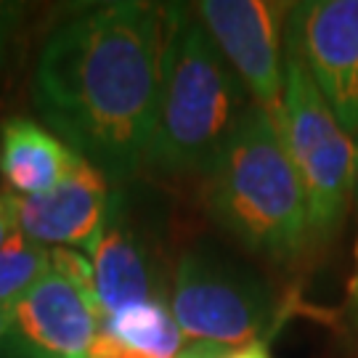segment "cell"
<instances>
[{
    "label": "cell",
    "mask_w": 358,
    "mask_h": 358,
    "mask_svg": "<svg viewBox=\"0 0 358 358\" xmlns=\"http://www.w3.org/2000/svg\"><path fill=\"white\" fill-rule=\"evenodd\" d=\"M51 271L64 276L66 282H72L80 292L88 294L90 300H96V276H93V257L90 255L80 252V250H72V247H53Z\"/></svg>",
    "instance_id": "obj_14"
},
{
    "label": "cell",
    "mask_w": 358,
    "mask_h": 358,
    "mask_svg": "<svg viewBox=\"0 0 358 358\" xmlns=\"http://www.w3.org/2000/svg\"><path fill=\"white\" fill-rule=\"evenodd\" d=\"M348 316L358 327V242H356V268L350 276V289H348Z\"/></svg>",
    "instance_id": "obj_19"
},
{
    "label": "cell",
    "mask_w": 358,
    "mask_h": 358,
    "mask_svg": "<svg viewBox=\"0 0 358 358\" xmlns=\"http://www.w3.org/2000/svg\"><path fill=\"white\" fill-rule=\"evenodd\" d=\"M276 125L306 189L313 242L343 229L356 199L358 141L334 117L292 48L284 45V96Z\"/></svg>",
    "instance_id": "obj_4"
},
{
    "label": "cell",
    "mask_w": 358,
    "mask_h": 358,
    "mask_svg": "<svg viewBox=\"0 0 358 358\" xmlns=\"http://www.w3.org/2000/svg\"><path fill=\"white\" fill-rule=\"evenodd\" d=\"M165 43L159 3L112 0L85 6L45 38L32 75V101L109 180L146 167Z\"/></svg>",
    "instance_id": "obj_1"
},
{
    "label": "cell",
    "mask_w": 358,
    "mask_h": 358,
    "mask_svg": "<svg viewBox=\"0 0 358 358\" xmlns=\"http://www.w3.org/2000/svg\"><path fill=\"white\" fill-rule=\"evenodd\" d=\"M88 358H152V356H143V353L128 350L122 343H117L112 334L101 329V332L93 337V343H90Z\"/></svg>",
    "instance_id": "obj_16"
},
{
    "label": "cell",
    "mask_w": 358,
    "mask_h": 358,
    "mask_svg": "<svg viewBox=\"0 0 358 358\" xmlns=\"http://www.w3.org/2000/svg\"><path fill=\"white\" fill-rule=\"evenodd\" d=\"M101 329L128 350L152 358H176L180 348L186 345V337L162 300H146L125 310L109 313L103 316Z\"/></svg>",
    "instance_id": "obj_12"
},
{
    "label": "cell",
    "mask_w": 358,
    "mask_h": 358,
    "mask_svg": "<svg viewBox=\"0 0 358 358\" xmlns=\"http://www.w3.org/2000/svg\"><path fill=\"white\" fill-rule=\"evenodd\" d=\"M340 125L358 141V0L292 3L284 29Z\"/></svg>",
    "instance_id": "obj_7"
},
{
    "label": "cell",
    "mask_w": 358,
    "mask_h": 358,
    "mask_svg": "<svg viewBox=\"0 0 358 358\" xmlns=\"http://www.w3.org/2000/svg\"><path fill=\"white\" fill-rule=\"evenodd\" d=\"M93 276H96V300L103 316L146 300H157L149 260L125 217V199L117 192H112L101 242L93 252Z\"/></svg>",
    "instance_id": "obj_10"
},
{
    "label": "cell",
    "mask_w": 358,
    "mask_h": 358,
    "mask_svg": "<svg viewBox=\"0 0 358 358\" xmlns=\"http://www.w3.org/2000/svg\"><path fill=\"white\" fill-rule=\"evenodd\" d=\"M101 308L59 273L43 276L13 303L0 358H77L101 332Z\"/></svg>",
    "instance_id": "obj_8"
},
{
    "label": "cell",
    "mask_w": 358,
    "mask_h": 358,
    "mask_svg": "<svg viewBox=\"0 0 358 358\" xmlns=\"http://www.w3.org/2000/svg\"><path fill=\"white\" fill-rule=\"evenodd\" d=\"M229 358H271V353L263 340H255V343H250V345H242V348H236V350H231Z\"/></svg>",
    "instance_id": "obj_20"
},
{
    "label": "cell",
    "mask_w": 358,
    "mask_h": 358,
    "mask_svg": "<svg viewBox=\"0 0 358 358\" xmlns=\"http://www.w3.org/2000/svg\"><path fill=\"white\" fill-rule=\"evenodd\" d=\"M77 159L80 154L72 146L29 117H11L0 125V178L16 196L56 189Z\"/></svg>",
    "instance_id": "obj_11"
},
{
    "label": "cell",
    "mask_w": 358,
    "mask_h": 358,
    "mask_svg": "<svg viewBox=\"0 0 358 358\" xmlns=\"http://www.w3.org/2000/svg\"><path fill=\"white\" fill-rule=\"evenodd\" d=\"M353 205H356V217H358V183H356V199H353Z\"/></svg>",
    "instance_id": "obj_22"
},
{
    "label": "cell",
    "mask_w": 358,
    "mask_h": 358,
    "mask_svg": "<svg viewBox=\"0 0 358 358\" xmlns=\"http://www.w3.org/2000/svg\"><path fill=\"white\" fill-rule=\"evenodd\" d=\"M48 273L51 250L27 239L19 229L0 250V306H13Z\"/></svg>",
    "instance_id": "obj_13"
},
{
    "label": "cell",
    "mask_w": 358,
    "mask_h": 358,
    "mask_svg": "<svg viewBox=\"0 0 358 358\" xmlns=\"http://www.w3.org/2000/svg\"><path fill=\"white\" fill-rule=\"evenodd\" d=\"M162 11V72L146 167L207 178L252 101L194 6L170 3Z\"/></svg>",
    "instance_id": "obj_2"
},
{
    "label": "cell",
    "mask_w": 358,
    "mask_h": 358,
    "mask_svg": "<svg viewBox=\"0 0 358 358\" xmlns=\"http://www.w3.org/2000/svg\"><path fill=\"white\" fill-rule=\"evenodd\" d=\"M170 313L186 340L242 348L266 329L273 300L255 276L210 252L186 250L173 271Z\"/></svg>",
    "instance_id": "obj_5"
},
{
    "label": "cell",
    "mask_w": 358,
    "mask_h": 358,
    "mask_svg": "<svg viewBox=\"0 0 358 358\" xmlns=\"http://www.w3.org/2000/svg\"><path fill=\"white\" fill-rule=\"evenodd\" d=\"M16 231H19V217H16L13 194L0 192V250L8 244V239H11Z\"/></svg>",
    "instance_id": "obj_18"
},
{
    "label": "cell",
    "mask_w": 358,
    "mask_h": 358,
    "mask_svg": "<svg viewBox=\"0 0 358 358\" xmlns=\"http://www.w3.org/2000/svg\"><path fill=\"white\" fill-rule=\"evenodd\" d=\"M29 16L27 3H13V0H0V83L8 72L13 48L19 45L22 29Z\"/></svg>",
    "instance_id": "obj_15"
},
{
    "label": "cell",
    "mask_w": 358,
    "mask_h": 358,
    "mask_svg": "<svg viewBox=\"0 0 358 358\" xmlns=\"http://www.w3.org/2000/svg\"><path fill=\"white\" fill-rule=\"evenodd\" d=\"M11 313H13V306H0V340L6 337L8 327H11Z\"/></svg>",
    "instance_id": "obj_21"
},
{
    "label": "cell",
    "mask_w": 358,
    "mask_h": 358,
    "mask_svg": "<svg viewBox=\"0 0 358 358\" xmlns=\"http://www.w3.org/2000/svg\"><path fill=\"white\" fill-rule=\"evenodd\" d=\"M231 350H236V348L210 343V340H186V345L180 348L176 358H229Z\"/></svg>",
    "instance_id": "obj_17"
},
{
    "label": "cell",
    "mask_w": 358,
    "mask_h": 358,
    "mask_svg": "<svg viewBox=\"0 0 358 358\" xmlns=\"http://www.w3.org/2000/svg\"><path fill=\"white\" fill-rule=\"evenodd\" d=\"M289 8V3L271 0H202L194 6L217 51L252 96V103L273 120L282 112V40Z\"/></svg>",
    "instance_id": "obj_6"
},
{
    "label": "cell",
    "mask_w": 358,
    "mask_h": 358,
    "mask_svg": "<svg viewBox=\"0 0 358 358\" xmlns=\"http://www.w3.org/2000/svg\"><path fill=\"white\" fill-rule=\"evenodd\" d=\"M207 213L244 250L292 263L313 242L306 189L276 120L252 103L207 173Z\"/></svg>",
    "instance_id": "obj_3"
},
{
    "label": "cell",
    "mask_w": 358,
    "mask_h": 358,
    "mask_svg": "<svg viewBox=\"0 0 358 358\" xmlns=\"http://www.w3.org/2000/svg\"><path fill=\"white\" fill-rule=\"evenodd\" d=\"M109 178L88 159H77L75 170L56 189L35 196H16V217L27 239L43 247H72L93 257L109 215Z\"/></svg>",
    "instance_id": "obj_9"
}]
</instances>
